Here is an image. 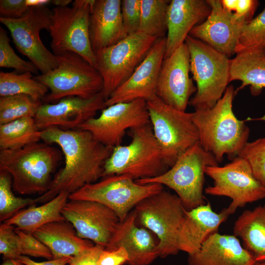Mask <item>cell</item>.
I'll return each instance as SVG.
<instances>
[{
  "label": "cell",
  "instance_id": "obj_1",
  "mask_svg": "<svg viewBox=\"0 0 265 265\" xmlns=\"http://www.w3.org/2000/svg\"><path fill=\"white\" fill-rule=\"evenodd\" d=\"M44 143L56 144L61 149L65 164L55 175L49 189L35 198L46 203L61 192L70 194L103 177L104 167L113 148L96 140L88 131L50 127L41 131Z\"/></svg>",
  "mask_w": 265,
  "mask_h": 265
},
{
  "label": "cell",
  "instance_id": "obj_2",
  "mask_svg": "<svg viewBox=\"0 0 265 265\" xmlns=\"http://www.w3.org/2000/svg\"><path fill=\"white\" fill-rule=\"evenodd\" d=\"M235 94L233 85H230L212 108L195 109L193 112L200 144L218 163L225 155L233 160L248 142L250 129L246 120L238 119L233 110Z\"/></svg>",
  "mask_w": 265,
  "mask_h": 265
},
{
  "label": "cell",
  "instance_id": "obj_3",
  "mask_svg": "<svg viewBox=\"0 0 265 265\" xmlns=\"http://www.w3.org/2000/svg\"><path fill=\"white\" fill-rule=\"evenodd\" d=\"M61 159L58 149L37 142L19 149L0 150V171L11 176L15 192L43 194L49 189L52 175Z\"/></svg>",
  "mask_w": 265,
  "mask_h": 265
},
{
  "label": "cell",
  "instance_id": "obj_4",
  "mask_svg": "<svg viewBox=\"0 0 265 265\" xmlns=\"http://www.w3.org/2000/svg\"><path fill=\"white\" fill-rule=\"evenodd\" d=\"M131 142L113 148L106 160L103 178L113 175H127L134 180L157 177L169 167L165 163L160 146L150 122L130 130Z\"/></svg>",
  "mask_w": 265,
  "mask_h": 265
},
{
  "label": "cell",
  "instance_id": "obj_5",
  "mask_svg": "<svg viewBox=\"0 0 265 265\" xmlns=\"http://www.w3.org/2000/svg\"><path fill=\"white\" fill-rule=\"evenodd\" d=\"M190 72L197 91L189 102L195 110L212 108L230 83V59L203 42L188 35Z\"/></svg>",
  "mask_w": 265,
  "mask_h": 265
},
{
  "label": "cell",
  "instance_id": "obj_6",
  "mask_svg": "<svg viewBox=\"0 0 265 265\" xmlns=\"http://www.w3.org/2000/svg\"><path fill=\"white\" fill-rule=\"evenodd\" d=\"M55 56V69L34 77L50 90L43 99L47 103L54 104L68 97L88 99L102 91V76L81 56L71 52Z\"/></svg>",
  "mask_w": 265,
  "mask_h": 265
},
{
  "label": "cell",
  "instance_id": "obj_7",
  "mask_svg": "<svg viewBox=\"0 0 265 265\" xmlns=\"http://www.w3.org/2000/svg\"><path fill=\"white\" fill-rule=\"evenodd\" d=\"M214 157L199 142L183 154L162 174L152 178L135 180L139 184H158L173 190L186 211L205 204L203 194L205 168L218 165Z\"/></svg>",
  "mask_w": 265,
  "mask_h": 265
},
{
  "label": "cell",
  "instance_id": "obj_8",
  "mask_svg": "<svg viewBox=\"0 0 265 265\" xmlns=\"http://www.w3.org/2000/svg\"><path fill=\"white\" fill-rule=\"evenodd\" d=\"M146 101L154 134L165 163L171 167L183 154L199 142L193 112L176 109L156 95Z\"/></svg>",
  "mask_w": 265,
  "mask_h": 265
},
{
  "label": "cell",
  "instance_id": "obj_9",
  "mask_svg": "<svg viewBox=\"0 0 265 265\" xmlns=\"http://www.w3.org/2000/svg\"><path fill=\"white\" fill-rule=\"evenodd\" d=\"M134 210L137 222L157 236L159 257L177 255L186 211L180 198L163 189L142 200Z\"/></svg>",
  "mask_w": 265,
  "mask_h": 265
},
{
  "label": "cell",
  "instance_id": "obj_10",
  "mask_svg": "<svg viewBox=\"0 0 265 265\" xmlns=\"http://www.w3.org/2000/svg\"><path fill=\"white\" fill-rule=\"evenodd\" d=\"M95 0H75L71 7H54L49 31L54 54L67 52L81 56L96 68L95 53L89 38V22Z\"/></svg>",
  "mask_w": 265,
  "mask_h": 265
},
{
  "label": "cell",
  "instance_id": "obj_11",
  "mask_svg": "<svg viewBox=\"0 0 265 265\" xmlns=\"http://www.w3.org/2000/svg\"><path fill=\"white\" fill-rule=\"evenodd\" d=\"M157 39L137 32L94 52L96 69L103 79L102 92L106 101L131 77Z\"/></svg>",
  "mask_w": 265,
  "mask_h": 265
},
{
  "label": "cell",
  "instance_id": "obj_12",
  "mask_svg": "<svg viewBox=\"0 0 265 265\" xmlns=\"http://www.w3.org/2000/svg\"><path fill=\"white\" fill-rule=\"evenodd\" d=\"M163 186L139 184L127 175H113L86 185L70 194L69 200L95 201L111 209L123 221L133 208L144 199L158 193Z\"/></svg>",
  "mask_w": 265,
  "mask_h": 265
},
{
  "label": "cell",
  "instance_id": "obj_13",
  "mask_svg": "<svg viewBox=\"0 0 265 265\" xmlns=\"http://www.w3.org/2000/svg\"><path fill=\"white\" fill-rule=\"evenodd\" d=\"M205 173L213 181L212 186L205 188L206 194L232 199L226 208L229 215L238 208L265 198V187L255 177L248 162L241 157L223 166H207Z\"/></svg>",
  "mask_w": 265,
  "mask_h": 265
},
{
  "label": "cell",
  "instance_id": "obj_14",
  "mask_svg": "<svg viewBox=\"0 0 265 265\" xmlns=\"http://www.w3.org/2000/svg\"><path fill=\"white\" fill-rule=\"evenodd\" d=\"M52 10L46 5L29 7L21 18L0 17V22L9 30L17 50L26 56L45 74L57 66L56 56L43 43L40 36L42 29L49 31L52 24Z\"/></svg>",
  "mask_w": 265,
  "mask_h": 265
},
{
  "label": "cell",
  "instance_id": "obj_15",
  "mask_svg": "<svg viewBox=\"0 0 265 265\" xmlns=\"http://www.w3.org/2000/svg\"><path fill=\"white\" fill-rule=\"evenodd\" d=\"M147 102L137 99L108 106L98 117H93L78 129L89 132L104 145L113 148L121 144L126 131L149 123Z\"/></svg>",
  "mask_w": 265,
  "mask_h": 265
},
{
  "label": "cell",
  "instance_id": "obj_16",
  "mask_svg": "<svg viewBox=\"0 0 265 265\" xmlns=\"http://www.w3.org/2000/svg\"><path fill=\"white\" fill-rule=\"evenodd\" d=\"M61 212L72 224L79 237L105 249L121 222L111 209L95 201L69 200Z\"/></svg>",
  "mask_w": 265,
  "mask_h": 265
},
{
  "label": "cell",
  "instance_id": "obj_17",
  "mask_svg": "<svg viewBox=\"0 0 265 265\" xmlns=\"http://www.w3.org/2000/svg\"><path fill=\"white\" fill-rule=\"evenodd\" d=\"M190 54L183 43L164 58L157 81L156 95L164 103L186 111L191 96L197 91L189 76Z\"/></svg>",
  "mask_w": 265,
  "mask_h": 265
},
{
  "label": "cell",
  "instance_id": "obj_18",
  "mask_svg": "<svg viewBox=\"0 0 265 265\" xmlns=\"http://www.w3.org/2000/svg\"><path fill=\"white\" fill-rule=\"evenodd\" d=\"M105 102L102 92L88 99L65 97L54 104H42L34 118L41 131L53 126L65 130L76 129L94 117L99 110L106 108Z\"/></svg>",
  "mask_w": 265,
  "mask_h": 265
},
{
  "label": "cell",
  "instance_id": "obj_19",
  "mask_svg": "<svg viewBox=\"0 0 265 265\" xmlns=\"http://www.w3.org/2000/svg\"><path fill=\"white\" fill-rule=\"evenodd\" d=\"M166 37L157 39L131 77L106 101V106L137 99L148 100L156 95L157 81L166 50Z\"/></svg>",
  "mask_w": 265,
  "mask_h": 265
},
{
  "label": "cell",
  "instance_id": "obj_20",
  "mask_svg": "<svg viewBox=\"0 0 265 265\" xmlns=\"http://www.w3.org/2000/svg\"><path fill=\"white\" fill-rule=\"evenodd\" d=\"M211 11L205 21L194 27L189 35L229 58L235 50L243 25L223 8L220 0H207Z\"/></svg>",
  "mask_w": 265,
  "mask_h": 265
},
{
  "label": "cell",
  "instance_id": "obj_21",
  "mask_svg": "<svg viewBox=\"0 0 265 265\" xmlns=\"http://www.w3.org/2000/svg\"><path fill=\"white\" fill-rule=\"evenodd\" d=\"M134 210L120 222L105 250L122 247L128 255L129 265H148L158 257V243L148 229L136 225Z\"/></svg>",
  "mask_w": 265,
  "mask_h": 265
},
{
  "label": "cell",
  "instance_id": "obj_22",
  "mask_svg": "<svg viewBox=\"0 0 265 265\" xmlns=\"http://www.w3.org/2000/svg\"><path fill=\"white\" fill-rule=\"evenodd\" d=\"M211 8L207 0H172L167 13V35L164 58L185 43L196 26L206 20Z\"/></svg>",
  "mask_w": 265,
  "mask_h": 265
},
{
  "label": "cell",
  "instance_id": "obj_23",
  "mask_svg": "<svg viewBox=\"0 0 265 265\" xmlns=\"http://www.w3.org/2000/svg\"><path fill=\"white\" fill-rule=\"evenodd\" d=\"M187 262L188 265H254L256 261L238 238L216 232L198 251L188 255Z\"/></svg>",
  "mask_w": 265,
  "mask_h": 265
},
{
  "label": "cell",
  "instance_id": "obj_24",
  "mask_svg": "<svg viewBox=\"0 0 265 265\" xmlns=\"http://www.w3.org/2000/svg\"><path fill=\"white\" fill-rule=\"evenodd\" d=\"M229 215L226 208L216 213L209 203L186 211L179 239V249L188 255L196 253L207 239L218 232Z\"/></svg>",
  "mask_w": 265,
  "mask_h": 265
},
{
  "label": "cell",
  "instance_id": "obj_25",
  "mask_svg": "<svg viewBox=\"0 0 265 265\" xmlns=\"http://www.w3.org/2000/svg\"><path fill=\"white\" fill-rule=\"evenodd\" d=\"M121 0H95L89 22V38L94 52L125 38Z\"/></svg>",
  "mask_w": 265,
  "mask_h": 265
},
{
  "label": "cell",
  "instance_id": "obj_26",
  "mask_svg": "<svg viewBox=\"0 0 265 265\" xmlns=\"http://www.w3.org/2000/svg\"><path fill=\"white\" fill-rule=\"evenodd\" d=\"M32 235L50 249L53 259L73 257L94 245L91 241L79 237L66 220L47 223Z\"/></svg>",
  "mask_w": 265,
  "mask_h": 265
},
{
  "label": "cell",
  "instance_id": "obj_27",
  "mask_svg": "<svg viewBox=\"0 0 265 265\" xmlns=\"http://www.w3.org/2000/svg\"><path fill=\"white\" fill-rule=\"evenodd\" d=\"M240 80L235 93L249 86L250 93L256 96L265 88V50L253 49L236 53L230 59V82Z\"/></svg>",
  "mask_w": 265,
  "mask_h": 265
},
{
  "label": "cell",
  "instance_id": "obj_28",
  "mask_svg": "<svg viewBox=\"0 0 265 265\" xmlns=\"http://www.w3.org/2000/svg\"><path fill=\"white\" fill-rule=\"evenodd\" d=\"M233 233L256 262L265 261V204L244 211L235 221Z\"/></svg>",
  "mask_w": 265,
  "mask_h": 265
},
{
  "label": "cell",
  "instance_id": "obj_29",
  "mask_svg": "<svg viewBox=\"0 0 265 265\" xmlns=\"http://www.w3.org/2000/svg\"><path fill=\"white\" fill-rule=\"evenodd\" d=\"M69 195L67 192H61L42 205L24 209L2 223L32 234L36 229L47 223L66 220L61 212L68 202Z\"/></svg>",
  "mask_w": 265,
  "mask_h": 265
},
{
  "label": "cell",
  "instance_id": "obj_30",
  "mask_svg": "<svg viewBox=\"0 0 265 265\" xmlns=\"http://www.w3.org/2000/svg\"><path fill=\"white\" fill-rule=\"evenodd\" d=\"M40 139L41 131L34 118H23L0 125V150L21 149Z\"/></svg>",
  "mask_w": 265,
  "mask_h": 265
},
{
  "label": "cell",
  "instance_id": "obj_31",
  "mask_svg": "<svg viewBox=\"0 0 265 265\" xmlns=\"http://www.w3.org/2000/svg\"><path fill=\"white\" fill-rule=\"evenodd\" d=\"M48 91V87L35 80L30 72H0V97L24 94L41 101Z\"/></svg>",
  "mask_w": 265,
  "mask_h": 265
},
{
  "label": "cell",
  "instance_id": "obj_32",
  "mask_svg": "<svg viewBox=\"0 0 265 265\" xmlns=\"http://www.w3.org/2000/svg\"><path fill=\"white\" fill-rule=\"evenodd\" d=\"M169 0H141L138 32L157 38L167 31V13Z\"/></svg>",
  "mask_w": 265,
  "mask_h": 265
},
{
  "label": "cell",
  "instance_id": "obj_33",
  "mask_svg": "<svg viewBox=\"0 0 265 265\" xmlns=\"http://www.w3.org/2000/svg\"><path fill=\"white\" fill-rule=\"evenodd\" d=\"M41 101L24 94L0 97V125L25 117L34 118Z\"/></svg>",
  "mask_w": 265,
  "mask_h": 265
},
{
  "label": "cell",
  "instance_id": "obj_34",
  "mask_svg": "<svg viewBox=\"0 0 265 265\" xmlns=\"http://www.w3.org/2000/svg\"><path fill=\"white\" fill-rule=\"evenodd\" d=\"M35 199L15 195L12 178L6 172L0 171V221L3 222L26 206L36 203Z\"/></svg>",
  "mask_w": 265,
  "mask_h": 265
},
{
  "label": "cell",
  "instance_id": "obj_35",
  "mask_svg": "<svg viewBox=\"0 0 265 265\" xmlns=\"http://www.w3.org/2000/svg\"><path fill=\"white\" fill-rule=\"evenodd\" d=\"M253 49L265 50V8L242 26L235 54Z\"/></svg>",
  "mask_w": 265,
  "mask_h": 265
},
{
  "label": "cell",
  "instance_id": "obj_36",
  "mask_svg": "<svg viewBox=\"0 0 265 265\" xmlns=\"http://www.w3.org/2000/svg\"><path fill=\"white\" fill-rule=\"evenodd\" d=\"M0 67L13 68L15 71L23 73L30 72L38 74L39 71L36 66L30 61H26L14 52L10 45V39L6 31L0 27Z\"/></svg>",
  "mask_w": 265,
  "mask_h": 265
},
{
  "label": "cell",
  "instance_id": "obj_37",
  "mask_svg": "<svg viewBox=\"0 0 265 265\" xmlns=\"http://www.w3.org/2000/svg\"><path fill=\"white\" fill-rule=\"evenodd\" d=\"M238 157L248 162L255 177L265 187V137L247 142Z\"/></svg>",
  "mask_w": 265,
  "mask_h": 265
},
{
  "label": "cell",
  "instance_id": "obj_38",
  "mask_svg": "<svg viewBox=\"0 0 265 265\" xmlns=\"http://www.w3.org/2000/svg\"><path fill=\"white\" fill-rule=\"evenodd\" d=\"M17 235L18 247L21 256L53 259L50 249L32 234L26 233L15 227Z\"/></svg>",
  "mask_w": 265,
  "mask_h": 265
},
{
  "label": "cell",
  "instance_id": "obj_39",
  "mask_svg": "<svg viewBox=\"0 0 265 265\" xmlns=\"http://www.w3.org/2000/svg\"><path fill=\"white\" fill-rule=\"evenodd\" d=\"M224 8L232 12L237 22L241 25L251 21L259 5L256 0H220Z\"/></svg>",
  "mask_w": 265,
  "mask_h": 265
},
{
  "label": "cell",
  "instance_id": "obj_40",
  "mask_svg": "<svg viewBox=\"0 0 265 265\" xmlns=\"http://www.w3.org/2000/svg\"><path fill=\"white\" fill-rule=\"evenodd\" d=\"M121 16L126 35L138 32L141 17V0H121Z\"/></svg>",
  "mask_w": 265,
  "mask_h": 265
},
{
  "label": "cell",
  "instance_id": "obj_41",
  "mask_svg": "<svg viewBox=\"0 0 265 265\" xmlns=\"http://www.w3.org/2000/svg\"><path fill=\"white\" fill-rule=\"evenodd\" d=\"M0 253L6 259L19 260L21 256L15 227L4 223L0 225Z\"/></svg>",
  "mask_w": 265,
  "mask_h": 265
},
{
  "label": "cell",
  "instance_id": "obj_42",
  "mask_svg": "<svg viewBox=\"0 0 265 265\" xmlns=\"http://www.w3.org/2000/svg\"><path fill=\"white\" fill-rule=\"evenodd\" d=\"M26 0H0V17L18 19L22 17L28 10Z\"/></svg>",
  "mask_w": 265,
  "mask_h": 265
},
{
  "label": "cell",
  "instance_id": "obj_43",
  "mask_svg": "<svg viewBox=\"0 0 265 265\" xmlns=\"http://www.w3.org/2000/svg\"><path fill=\"white\" fill-rule=\"evenodd\" d=\"M105 248L95 244L72 257L70 264L72 265H98V262L102 252Z\"/></svg>",
  "mask_w": 265,
  "mask_h": 265
},
{
  "label": "cell",
  "instance_id": "obj_44",
  "mask_svg": "<svg viewBox=\"0 0 265 265\" xmlns=\"http://www.w3.org/2000/svg\"><path fill=\"white\" fill-rule=\"evenodd\" d=\"M128 261V253L122 247L112 251L104 249L100 256L98 265H123Z\"/></svg>",
  "mask_w": 265,
  "mask_h": 265
},
{
  "label": "cell",
  "instance_id": "obj_45",
  "mask_svg": "<svg viewBox=\"0 0 265 265\" xmlns=\"http://www.w3.org/2000/svg\"><path fill=\"white\" fill-rule=\"evenodd\" d=\"M72 257L53 259L47 261L37 262L26 256H21L19 260L25 265H66L69 264Z\"/></svg>",
  "mask_w": 265,
  "mask_h": 265
},
{
  "label": "cell",
  "instance_id": "obj_46",
  "mask_svg": "<svg viewBox=\"0 0 265 265\" xmlns=\"http://www.w3.org/2000/svg\"><path fill=\"white\" fill-rule=\"evenodd\" d=\"M51 0H26V3L28 7L46 5Z\"/></svg>",
  "mask_w": 265,
  "mask_h": 265
},
{
  "label": "cell",
  "instance_id": "obj_47",
  "mask_svg": "<svg viewBox=\"0 0 265 265\" xmlns=\"http://www.w3.org/2000/svg\"><path fill=\"white\" fill-rule=\"evenodd\" d=\"M72 0H53L51 3L55 5V7H65L73 2Z\"/></svg>",
  "mask_w": 265,
  "mask_h": 265
},
{
  "label": "cell",
  "instance_id": "obj_48",
  "mask_svg": "<svg viewBox=\"0 0 265 265\" xmlns=\"http://www.w3.org/2000/svg\"><path fill=\"white\" fill-rule=\"evenodd\" d=\"M1 265H25L19 260L6 259Z\"/></svg>",
  "mask_w": 265,
  "mask_h": 265
},
{
  "label": "cell",
  "instance_id": "obj_49",
  "mask_svg": "<svg viewBox=\"0 0 265 265\" xmlns=\"http://www.w3.org/2000/svg\"><path fill=\"white\" fill-rule=\"evenodd\" d=\"M254 265H265V261L256 262Z\"/></svg>",
  "mask_w": 265,
  "mask_h": 265
},
{
  "label": "cell",
  "instance_id": "obj_50",
  "mask_svg": "<svg viewBox=\"0 0 265 265\" xmlns=\"http://www.w3.org/2000/svg\"><path fill=\"white\" fill-rule=\"evenodd\" d=\"M68 265H72V264H69Z\"/></svg>",
  "mask_w": 265,
  "mask_h": 265
}]
</instances>
